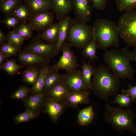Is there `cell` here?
Segmentation results:
<instances>
[{
	"label": "cell",
	"instance_id": "cell-3",
	"mask_svg": "<svg viewBox=\"0 0 136 136\" xmlns=\"http://www.w3.org/2000/svg\"><path fill=\"white\" fill-rule=\"evenodd\" d=\"M103 117L116 131L123 133L126 130L136 135V126L133 123L136 114L129 108L113 107L106 103Z\"/></svg>",
	"mask_w": 136,
	"mask_h": 136
},
{
	"label": "cell",
	"instance_id": "cell-21",
	"mask_svg": "<svg viewBox=\"0 0 136 136\" xmlns=\"http://www.w3.org/2000/svg\"><path fill=\"white\" fill-rule=\"evenodd\" d=\"M59 29V23H54L37 36L46 43L55 44L58 37Z\"/></svg>",
	"mask_w": 136,
	"mask_h": 136
},
{
	"label": "cell",
	"instance_id": "cell-29",
	"mask_svg": "<svg viewBox=\"0 0 136 136\" xmlns=\"http://www.w3.org/2000/svg\"><path fill=\"white\" fill-rule=\"evenodd\" d=\"M10 15L16 17L20 20L22 23L26 22L28 21L31 15L24 4L22 3Z\"/></svg>",
	"mask_w": 136,
	"mask_h": 136
},
{
	"label": "cell",
	"instance_id": "cell-17",
	"mask_svg": "<svg viewBox=\"0 0 136 136\" xmlns=\"http://www.w3.org/2000/svg\"><path fill=\"white\" fill-rule=\"evenodd\" d=\"M71 20L70 16H67L59 21L58 35L55 44L56 55L60 51L63 45L66 40Z\"/></svg>",
	"mask_w": 136,
	"mask_h": 136
},
{
	"label": "cell",
	"instance_id": "cell-22",
	"mask_svg": "<svg viewBox=\"0 0 136 136\" xmlns=\"http://www.w3.org/2000/svg\"><path fill=\"white\" fill-rule=\"evenodd\" d=\"M94 115L93 107L91 105L79 111L77 116V121L81 125H87L92 122Z\"/></svg>",
	"mask_w": 136,
	"mask_h": 136
},
{
	"label": "cell",
	"instance_id": "cell-18",
	"mask_svg": "<svg viewBox=\"0 0 136 136\" xmlns=\"http://www.w3.org/2000/svg\"><path fill=\"white\" fill-rule=\"evenodd\" d=\"M45 99V93L43 92L39 94H32L28 96L23 102L26 110L39 114L43 108Z\"/></svg>",
	"mask_w": 136,
	"mask_h": 136
},
{
	"label": "cell",
	"instance_id": "cell-6",
	"mask_svg": "<svg viewBox=\"0 0 136 136\" xmlns=\"http://www.w3.org/2000/svg\"><path fill=\"white\" fill-rule=\"evenodd\" d=\"M117 27L120 37L128 45L136 46V10L125 11L119 18Z\"/></svg>",
	"mask_w": 136,
	"mask_h": 136
},
{
	"label": "cell",
	"instance_id": "cell-14",
	"mask_svg": "<svg viewBox=\"0 0 136 136\" xmlns=\"http://www.w3.org/2000/svg\"><path fill=\"white\" fill-rule=\"evenodd\" d=\"M71 91L62 79L60 82L52 89L44 92L45 99L64 102L68 94Z\"/></svg>",
	"mask_w": 136,
	"mask_h": 136
},
{
	"label": "cell",
	"instance_id": "cell-19",
	"mask_svg": "<svg viewBox=\"0 0 136 136\" xmlns=\"http://www.w3.org/2000/svg\"><path fill=\"white\" fill-rule=\"evenodd\" d=\"M24 4L31 15L51 10L50 0H25Z\"/></svg>",
	"mask_w": 136,
	"mask_h": 136
},
{
	"label": "cell",
	"instance_id": "cell-26",
	"mask_svg": "<svg viewBox=\"0 0 136 136\" xmlns=\"http://www.w3.org/2000/svg\"><path fill=\"white\" fill-rule=\"evenodd\" d=\"M91 60L89 59L87 63L83 60L82 66L83 77L86 87L88 89H90L91 88V77L93 74L95 69L93 65L90 64Z\"/></svg>",
	"mask_w": 136,
	"mask_h": 136
},
{
	"label": "cell",
	"instance_id": "cell-9",
	"mask_svg": "<svg viewBox=\"0 0 136 136\" xmlns=\"http://www.w3.org/2000/svg\"><path fill=\"white\" fill-rule=\"evenodd\" d=\"M54 18L53 13L49 11L31 15L28 21L34 31L42 32L54 23Z\"/></svg>",
	"mask_w": 136,
	"mask_h": 136
},
{
	"label": "cell",
	"instance_id": "cell-1",
	"mask_svg": "<svg viewBox=\"0 0 136 136\" xmlns=\"http://www.w3.org/2000/svg\"><path fill=\"white\" fill-rule=\"evenodd\" d=\"M90 89L101 99L108 101L118 91L120 78L111 73L107 66L101 65L95 68Z\"/></svg>",
	"mask_w": 136,
	"mask_h": 136
},
{
	"label": "cell",
	"instance_id": "cell-13",
	"mask_svg": "<svg viewBox=\"0 0 136 136\" xmlns=\"http://www.w3.org/2000/svg\"><path fill=\"white\" fill-rule=\"evenodd\" d=\"M18 58L20 62L24 66L39 65L41 66L48 64L50 60L41 57L26 48L19 52Z\"/></svg>",
	"mask_w": 136,
	"mask_h": 136
},
{
	"label": "cell",
	"instance_id": "cell-8",
	"mask_svg": "<svg viewBox=\"0 0 136 136\" xmlns=\"http://www.w3.org/2000/svg\"><path fill=\"white\" fill-rule=\"evenodd\" d=\"M37 36L27 45L26 48L43 58L50 59L56 55L55 44L43 42Z\"/></svg>",
	"mask_w": 136,
	"mask_h": 136
},
{
	"label": "cell",
	"instance_id": "cell-23",
	"mask_svg": "<svg viewBox=\"0 0 136 136\" xmlns=\"http://www.w3.org/2000/svg\"><path fill=\"white\" fill-rule=\"evenodd\" d=\"M62 79V75L58 71L50 70L46 78L43 92H47L52 89L60 82Z\"/></svg>",
	"mask_w": 136,
	"mask_h": 136
},
{
	"label": "cell",
	"instance_id": "cell-32",
	"mask_svg": "<svg viewBox=\"0 0 136 136\" xmlns=\"http://www.w3.org/2000/svg\"><path fill=\"white\" fill-rule=\"evenodd\" d=\"M114 100L112 103L117 104L121 107L129 108V106L134 101L128 94L122 93L121 94H116Z\"/></svg>",
	"mask_w": 136,
	"mask_h": 136
},
{
	"label": "cell",
	"instance_id": "cell-31",
	"mask_svg": "<svg viewBox=\"0 0 136 136\" xmlns=\"http://www.w3.org/2000/svg\"><path fill=\"white\" fill-rule=\"evenodd\" d=\"M6 37L7 43L19 49L21 48L25 40L18 33L13 30L10 31L7 33Z\"/></svg>",
	"mask_w": 136,
	"mask_h": 136
},
{
	"label": "cell",
	"instance_id": "cell-11",
	"mask_svg": "<svg viewBox=\"0 0 136 136\" xmlns=\"http://www.w3.org/2000/svg\"><path fill=\"white\" fill-rule=\"evenodd\" d=\"M62 76V80L72 91L88 89L84 81L82 71L76 70Z\"/></svg>",
	"mask_w": 136,
	"mask_h": 136
},
{
	"label": "cell",
	"instance_id": "cell-2",
	"mask_svg": "<svg viewBox=\"0 0 136 136\" xmlns=\"http://www.w3.org/2000/svg\"><path fill=\"white\" fill-rule=\"evenodd\" d=\"M103 59L107 66L120 78L132 80L135 72L131 65V52L126 47L106 50Z\"/></svg>",
	"mask_w": 136,
	"mask_h": 136
},
{
	"label": "cell",
	"instance_id": "cell-5",
	"mask_svg": "<svg viewBox=\"0 0 136 136\" xmlns=\"http://www.w3.org/2000/svg\"><path fill=\"white\" fill-rule=\"evenodd\" d=\"M93 36L92 26L75 18L72 19L66 40L72 46L83 49L91 41Z\"/></svg>",
	"mask_w": 136,
	"mask_h": 136
},
{
	"label": "cell",
	"instance_id": "cell-41",
	"mask_svg": "<svg viewBox=\"0 0 136 136\" xmlns=\"http://www.w3.org/2000/svg\"><path fill=\"white\" fill-rule=\"evenodd\" d=\"M7 58L3 54L0 52V66L3 64L4 61Z\"/></svg>",
	"mask_w": 136,
	"mask_h": 136
},
{
	"label": "cell",
	"instance_id": "cell-15",
	"mask_svg": "<svg viewBox=\"0 0 136 136\" xmlns=\"http://www.w3.org/2000/svg\"><path fill=\"white\" fill-rule=\"evenodd\" d=\"M88 89L72 91L67 96L65 103L67 107L78 108L79 104H88L89 103L90 92Z\"/></svg>",
	"mask_w": 136,
	"mask_h": 136
},
{
	"label": "cell",
	"instance_id": "cell-36",
	"mask_svg": "<svg viewBox=\"0 0 136 136\" xmlns=\"http://www.w3.org/2000/svg\"><path fill=\"white\" fill-rule=\"evenodd\" d=\"M30 89L26 85L20 86L11 95L12 99L23 101L28 97Z\"/></svg>",
	"mask_w": 136,
	"mask_h": 136
},
{
	"label": "cell",
	"instance_id": "cell-25",
	"mask_svg": "<svg viewBox=\"0 0 136 136\" xmlns=\"http://www.w3.org/2000/svg\"><path fill=\"white\" fill-rule=\"evenodd\" d=\"M22 0H2L0 1V9L5 16L10 15L22 4Z\"/></svg>",
	"mask_w": 136,
	"mask_h": 136
},
{
	"label": "cell",
	"instance_id": "cell-35",
	"mask_svg": "<svg viewBox=\"0 0 136 136\" xmlns=\"http://www.w3.org/2000/svg\"><path fill=\"white\" fill-rule=\"evenodd\" d=\"M20 49L13 45L8 43L1 44L0 52L7 58L16 55Z\"/></svg>",
	"mask_w": 136,
	"mask_h": 136
},
{
	"label": "cell",
	"instance_id": "cell-30",
	"mask_svg": "<svg viewBox=\"0 0 136 136\" xmlns=\"http://www.w3.org/2000/svg\"><path fill=\"white\" fill-rule=\"evenodd\" d=\"M24 66L18 64L14 59H10L7 60L0 67L2 70L12 75L17 73Z\"/></svg>",
	"mask_w": 136,
	"mask_h": 136
},
{
	"label": "cell",
	"instance_id": "cell-42",
	"mask_svg": "<svg viewBox=\"0 0 136 136\" xmlns=\"http://www.w3.org/2000/svg\"><path fill=\"white\" fill-rule=\"evenodd\" d=\"M135 47L134 50L131 52V61H136V46Z\"/></svg>",
	"mask_w": 136,
	"mask_h": 136
},
{
	"label": "cell",
	"instance_id": "cell-37",
	"mask_svg": "<svg viewBox=\"0 0 136 136\" xmlns=\"http://www.w3.org/2000/svg\"><path fill=\"white\" fill-rule=\"evenodd\" d=\"M4 24L8 29L14 28L21 23V21L14 16L10 15L6 16V18L0 21Z\"/></svg>",
	"mask_w": 136,
	"mask_h": 136
},
{
	"label": "cell",
	"instance_id": "cell-27",
	"mask_svg": "<svg viewBox=\"0 0 136 136\" xmlns=\"http://www.w3.org/2000/svg\"><path fill=\"white\" fill-rule=\"evenodd\" d=\"M13 30L20 35L25 40L31 38L34 30L28 23H22L13 28Z\"/></svg>",
	"mask_w": 136,
	"mask_h": 136
},
{
	"label": "cell",
	"instance_id": "cell-40",
	"mask_svg": "<svg viewBox=\"0 0 136 136\" xmlns=\"http://www.w3.org/2000/svg\"><path fill=\"white\" fill-rule=\"evenodd\" d=\"M7 41L6 37L1 29L0 30V44H2L5 43Z\"/></svg>",
	"mask_w": 136,
	"mask_h": 136
},
{
	"label": "cell",
	"instance_id": "cell-34",
	"mask_svg": "<svg viewBox=\"0 0 136 136\" xmlns=\"http://www.w3.org/2000/svg\"><path fill=\"white\" fill-rule=\"evenodd\" d=\"M118 10L127 11L136 8V0H115Z\"/></svg>",
	"mask_w": 136,
	"mask_h": 136
},
{
	"label": "cell",
	"instance_id": "cell-28",
	"mask_svg": "<svg viewBox=\"0 0 136 136\" xmlns=\"http://www.w3.org/2000/svg\"><path fill=\"white\" fill-rule=\"evenodd\" d=\"M97 48V45L94 35L92 40L83 49L82 54L85 58H89L91 60L94 59L97 60L98 58L96 55Z\"/></svg>",
	"mask_w": 136,
	"mask_h": 136
},
{
	"label": "cell",
	"instance_id": "cell-38",
	"mask_svg": "<svg viewBox=\"0 0 136 136\" xmlns=\"http://www.w3.org/2000/svg\"><path fill=\"white\" fill-rule=\"evenodd\" d=\"M92 3V8L102 11L105 9L107 4V0H89Z\"/></svg>",
	"mask_w": 136,
	"mask_h": 136
},
{
	"label": "cell",
	"instance_id": "cell-7",
	"mask_svg": "<svg viewBox=\"0 0 136 136\" xmlns=\"http://www.w3.org/2000/svg\"><path fill=\"white\" fill-rule=\"evenodd\" d=\"M71 45L65 42L63 45L61 50L62 54L59 60L55 64L50 66V70L58 71L60 70L70 73L76 70L79 66L77 58L71 50Z\"/></svg>",
	"mask_w": 136,
	"mask_h": 136
},
{
	"label": "cell",
	"instance_id": "cell-39",
	"mask_svg": "<svg viewBox=\"0 0 136 136\" xmlns=\"http://www.w3.org/2000/svg\"><path fill=\"white\" fill-rule=\"evenodd\" d=\"M128 89L126 90L122 89L121 90L122 93H124L129 95L134 101L136 100V85L132 86L131 84L128 85Z\"/></svg>",
	"mask_w": 136,
	"mask_h": 136
},
{
	"label": "cell",
	"instance_id": "cell-20",
	"mask_svg": "<svg viewBox=\"0 0 136 136\" xmlns=\"http://www.w3.org/2000/svg\"><path fill=\"white\" fill-rule=\"evenodd\" d=\"M50 66L48 64L41 66L39 75L36 82L30 89L32 95L37 94L43 92L46 78L50 70Z\"/></svg>",
	"mask_w": 136,
	"mask_h": 136
},
{
	"label": "cell",
	"instance_id": "cell-43",
	"mask_svg": "<svg viewBox=\"0 0 136 136\" xmlns=\"http://www.w3.org/2000/svg\"><path fill=\"white\" fill-rule=\"evenodd\" d=\"M1 0H0V1H1Z\"/></svg>",
	"mask_w": 136,
	"mask_h": 136
},
{
	"label": "cell",
	"instance_id": "cell-24",
	"mask_svg": "<svg viewBox=\"0 0 136 136\" xmlns=\"http://www.w3.org/2000/svg\"><path fill=\"white\" fill-rule=\"evenodd\" d=\"M39 70L35 66H32L25 69L22 74V81L25 83L33 85L39 75Z\"/></svg>",
	"mask_w": 136,
	"mask_h": 136
},
{
	"label": "cell",
	"instance_id": "cell-4",
	"mask_svg": "<svg viewBox=\"0 0 136 136\" xmlns=\"http://www.w3.org/2000/svg\"><path fill=\"white\" fill-rule=\"evenodd\" d=\"M92 26L98 48L106 51L110 47L118 48L119 36L114 22L107 19H98Z\"/></svg>",
	"mask_w": 136,
	"mask_h": 136
},
{
	"label": "cell",
	"instance_id": "cell-33",
	"mask_svg": "<svg viewBox=\"0 0 136 136\" xmlns=\"http://www.w3.org/2000/svg\"><path fill=\"white\" fill-rule=\"evenodd\" d=\"M38 115L29 110L26 109L23 112L16 115L13 118V121L15 123L18 124L31 120Z\"/></svg>",
	"mask_w": 136,
	"mask_h": 136
},
{
	"label": "cell",
	"instance_id": "cell-10",
	"mask_svg": "<svg viewBox=\"0 0 136 136\" xmlns=\"http://www.w3.org/2000/svg\"><path fill=\"white\" fill-rule=\"evenodd\" d=\"M92 8L89 0H73V11L75 18L84 23L90 21Z\"/></svg>",
	"mask_w": 136,
	"mask_h": 136
},
{
	"label": "cell",
	"instance_id": "cell-12",
	"mask_svg": "<svg viewBox=\"0 0 136 136\" xmlns=\"http://www.w3.org/2000/svg\"><path fill=\"white\" fill-rule=\"evenodd\" d=\"M66 107L64 102L45 99L43 107L44 108V112L48 115L53 122L56 123L58 121Z\"/></svg>",
	"mask_w": 136,
	"mask_h": 136
},
{
	"label": "cell",
	"instance_id": "cell-16",
	"mask_svg": "<svg viewBox=\"0 0 136 136\" xmlns=\"http://www.w3.org/2000/svg\"><path fill=\"white\" fill-rule=\"evenodd\" d=\"M51 10L59 21L64 18L73 9V0H50Z\"/></svg>",
	"mask_w": 136,
	"mask_h": 136
}]
</instances>
